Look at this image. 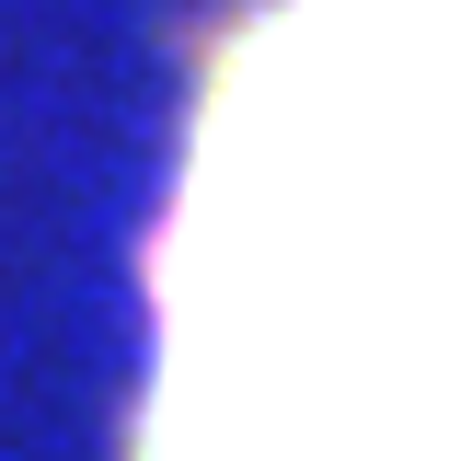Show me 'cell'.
Wrapping results in <instances>:
<instances>
[{
	"mask_svg": "<svg viewBox=\"0 0 461 461\" xmlns=\"http://www.w3.org/2000/svg\"><path fill=\"white\" fill-rule=\"evenodd\" d=\"M139 461H461V0H277L220 47Z\"/></svg>",
	"mask_w": 461,
	"mask_h": 461,
	"instance_id": "obj_1",
	"label": "cell"
}]
</instances>
